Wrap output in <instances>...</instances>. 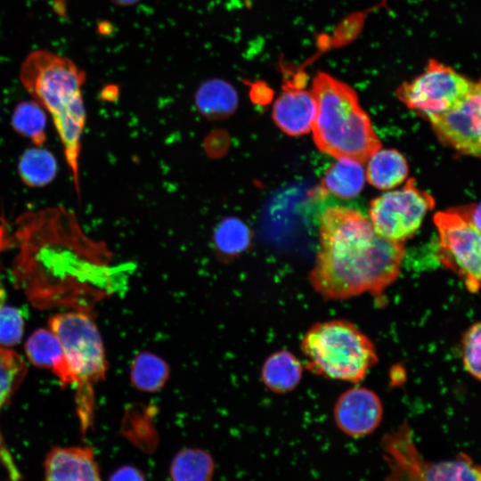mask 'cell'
Returning a JSON list of instances; mask_svg holds the SVG:
<instances>
[{"mask_svg":"<svg viewBox=\"0 0 481 481\" xmlns=\"http://www.w3.org/2000/svg\"><path fill=\"white\" fill-rule=\"evenodd\" d=\"M14 237V284L35 307L89 311L102 293L103 250L83 234L71 212L53 207L23 213Z\"/></svg>","mask_w":481,"mask_h":481,"instance_id":"cell-1","label":"cell"},{"mask_svg":"<svg viewBox=\"0 0 481 481\" xmlns=\"http://www.w3.org/2000/svg\"><path fill=\"white\" fill-rule=\"evenodd\" d=\"M320 249L309 273L313 288L326 299L364 293L378 296L400 273L403 242L378 234L355 209L334 207L321 216Z\"/></svg>","mask_w":481,"mask_h":481,"instance_id":"cell-2","label":"cell"},{"mask_svg":"<svg viewBox=\"0 0 481 481\" xmlns=\"http://www.w3.org/2000/svg\"><path fill=\"white\" fill-rule=\"evenodd\" d=\"M20 78L33 100L50 113L79 195V155L86 124L81 94L86 80L84 70L66 57L37 50L22 62Z\"/></svg>","mask_w":481,"mask_h":481,"instance_id":"cell-3","label":"cell"},{"mask_svg":"<svg viewBox=\"0 0 481 481\" xmlns=\"http://www.w3.org/2000/svg\"><path fill=\"white\" fill-rule=\"evenodd\" d=\"M311 92L317 109L312 129L320 151L363 163L380 149L371 120L349 86L321 72Z\"/></svg>","mask_w":481,"mask_h":481,"instance_id":"cell-4","label":"cell"},{"mask_svg":"<svg viewBox=\"0 0 481 481\" xmlns=\"http://www.w3.org/2000/svg\"><path fill=\"white\" fill-rule=\"evenodd\" d=\"M300 347L306 367L332 379L358 383L378 363L372 341L343 319L314 323L304 335Z\"/></svg>","mask_w":481,"mask_h":481,"instance_id":"cell-5","label":"cell"},{"mask_svg":"<svg viewBox=\"0 0 481 481\" xmlns=\"http://www.w3.org/2000/svg\"><path fill=\"white\" fill-rule=\"evenodd\" d=\"M49 325L61 341L74 375L77 413L80 429L86 433L94 420V386L107 371L102 337L92 314L86 310L55 314L49 319Z\"/></svg>","mask_w":481,"mask_h":481,"instance_id":"cell-6","label":"cell"},{"mask_svg":"<svg viewBox=\"0 0 481 481\" xmlns=\"http://www.w3.org/2000/svg\"><path fill=\"white\" fill-rule=\"evenodd\" d=\"M381 448L385 481H481V464L463 452L441 461L424 460L405 421L383 436Z\"/></svg>","mask_w":481,"mask_h":481,"instance_id":"cell-7","label":"cell"},{"mask_svg":"<svg viewBox=\"0 0 481 481\" xmlns=\"http://www.w3.org/2000/svg\"><path fill=\"white\" fill-rule=\"evenodd\" d=\"M474 82L450 66L430 59L422 73L397 91L406 107L427 118L453 109L470 92Z\"/></svg>","mask_w":481,"mask_h":481,"instance_id":"cell-8","label":"cell"},{"mask_svg":"<svg viewBox=\"0 0 481 481\" xmlns=\"http://www.w3.org/2000/svg\"><path fill=\"white\" fill-rule=\"evenodd\" d=\"M434 223L439 238V261L462 280L469 292H478L481 289V232L455 208L437 212Z\"/></svg>","mask_w":481,"mask_h":481,"instance_id":"cell-9","label":"cell"},{"mask_svg":"<svg viewBox=\"0 0 481 481\" xmlns=\"http://www.w3.org/2000/svg\"><path fill=\"white\" fill-rule=\"evenodd\" d=\"M434 206V198L411 178L403 189L384 193L371 202V223L380 236L403 242L419 230Z\"/></svg>","mask_w":481,"mask_h":481,"instance_id":"cell-10","label":"cell"},{"mask_svg":"<svg viewBox=\"0 0 481 481\" xmlns=\"http://www.w3.org/2000/svg\"><path fill=\"white\" fill-rule=\"evenodd\" d=\"M428 120L442 143L475 156L481 148V79L453 109Z\"/></svg>","mask_w":481,"mask_h":481,"instance_id":"cell-11","label":"cell"},{"mask_svg":"<svg viewBox=\"0 0 481 481\" xmlns=\"http://www.w3.org/2000/svg\"><path fill=\"white\" fill-rule=\"evenodd\" d=\"M333 415L340 431L350 437L360 438L371 435L380 425L383 405L372 390L354 387L338 398Z\"/></svg>","mask_w":481,"mask_h":481,"instance_id":"cell-12","label":"cell"},{"mask_svg":"<svg viewBox=\"0 0 481 481\" xmlns=\"http://www.w3.org/2000/svg\"><path fill=\"white\" fill-rule=\"evenodd\" d=\"M44 469V481H102L94 450L88 445L51 449Z\"/></svg>","mask_w":481,"mask_h":481,"instance_id":"cell-13","label":"cell"},{"mask_svg":"<svg viewBox=\"0 0 481 481\" xmlns=\"http://www.w3.org/2000/svg\"><path fill=\"white\" fill-rule=\"evenodd\" d=\"M316 102L312 92L300 86H287L273 107L272 116L280 129L289 135L308 133L316 116Z\"/></svg>","mask_w":481,"mask_h":481,"instance_id":"cell-14","label":"cell"},{"mask_svg":"<svg viewBox=\"0 0 481 481\" xmlns=\"http://www.w3.org/2000/svg\"><path fill=\"white\" fill-rule=\"evenodd\" d=\"M25 352L34 365L53 372L64 387L75 384L62 345L53 332L45 329L35 330L26 341Z\"/></svg>","mask_w":481,"mask_h":481,"instance_id":"cell-15","label":"cell"},{"mask_svg":"<svg viewBox=\"0 0 481 481\" xmlns=\"http://www.w3.org/2000/svg\"><path fill=\"white\" fill-rule=\"evenodd\" d=\"M303 374V365L289 350L272 354L264 363L261 379L264 385L276 394H286L294 390Z\"/></svg>","mask_w":481,"mask_h":481,"instance_id":"cell-16","label":"cell"},{"mask_svg":"<svg viewBox=\"0 0 481 481\" xmlns=\"http://www.w3.org/2000/svg\"><path fill=\"white\" fill-rule=\"evenodd\" d=\"M195 102L199 111L210 119L224 118L232 115L238 106V94L234 87L222 79H209L197 90Z\"/></svg>","mask_w":481,"mask_h":481,"instance_id":"cell-17","label":"cell"},{"mask_svg":"<svg viewBox=\"0 0 481 481\" xmlns=\"http://www.w3.org/2000/svg\"><path fill=\"white\" fill-rule=\"evenodd\" d=\"M365 181L362 163L346 159H338L326 171L321 183L322 192L338 198L351 199L361 192Z\"/></svg>","mask_w":481,"mask_h":481,"instance_id":"cell-18","label":"cell"},{"mask_svg":"<svg viewBox=\"0 0 481 481\" xmlns=\"http://www.w3.org/2000/svg\"><path fill=\"white\" fill-rule=\"evenodd\" d=\"M408 175L404 157L396 150H378L370 157L366 178L380 190L392 189L401 184Z\"/></svg>","mask_w":481,"mask_h":481,"instance_id":"cell-19","label":"cell"},{"mask_svg":"<svg viewBox=\"0 0 481 481\" xmlns=\"http://www.w3.org/2000/svg\"><path fill=\"white\" fill-rule=\"evenodd\" d=\"M215 461L200 448L186 447L173 457L169 468L171 481H212Z\"/></svg>","mask_w":481,"mask_h":481,"instance_id":"cell-20","label":"cell"},{"mask_svg":"<svg viewBox=\"0 0 481 481\" xmlns=\"http://www.w3.org/2000/svg\"><path fill=\"white\" fill-rule=\"evenodd\" d=\"M18 172L22 183L27 186L44 187L56 177L58 164L51 151L35 146L21 154L18 162Z\"/></svg>","mask_w":481,"mask_h":481,"instance_id":"cell-21","label":"cell"},{"mask_svg":"<svg viewBox=\"0 0 481 481\" xmlns=\"http://www.w3.org/2000/svg\"><path fill=\"white\" fill-rule=\"evenodd\" d=\"M169 366L160 356L142 352L130 366V380L139 391L153 393L160 390L169 378Z\"/></svg>","mask_w":481,"mask_h":481,"instance_id":"cell-22","label":"cell"},{"mask_svg":"<svg viewBox=\"0 0 481 481\" xmlns=\"http://www.w3.org/2000/svg\"><path fill=\"white\" fill-rule=\"evenodd\" d=\"M46 114L34 100L19 102L12 115V126L20 135L41 147L46 141Z\"/></svg>","mask_w":481,"mask_h":481,"instance_id":"cell-23","label":"cell"},{"mask_svg":"<svg viewBox=\"0 0 481 481\" xmlns=\"http://www.w3.org/2000/svg\"><path fill=\"white\" fill-rule=\"evenodd\" d=\"M249 227L236 217H226L216 226L214 243L217 252L224 257H233L243 253L250 245Z\"/></svg>","mask_w":481,"mask_h":481,"instance_id":"cell-24","label":"cell"},{"mask_svg":"<svg viewBox=\"0 0 481 481\" xmlns=\"http://www.w3.org/2000/svg\"><path fill=\"white\" fill-rule=\"evenodd\" d=\"M26 373V363L19 354L0 347V409L21 384Z\"/></svg>","mask_w":481,"mask_h":481,"instance_id":"cell-25","label":"cell"},{"mask_svg":"<svg viewBox=\"0 0 481 481\" xmlns=\"http://www.w3.org/2000/svg\"><path fill=\"white\" fill-rule=\"evenodd\" d=\"M461 346L465 371L471 377L481 380V321L475 322L465 331Z\"/></svg>","mask_w":481,"mask_h":481,"instance_id":"cell-26","label":"cell"},{"mask_svg":"<svg viewBox=\"0 0 481 481\" xmlns=\"http://www.w3.org/2000/svg\"><path fill=\"white\" fill-rule=\"evenodd\" d=\"M26 311L14 306L0 308V344L14 346L20 343L24 330Z\"/></svg>","mask_w":481,"mask_h":481,"instance_id":"cell-27","label":"cell"},{"mask_svg":"<svg viewBox=\"0 0 481 481\" xmlns=\"http://www.w3.org/2000/svg\"><path fill=\"white\" fill-rule=\"evenodd\" d=\"M108 481H146L143 473L135 466L123 465L115 469Z\"/></svg>","mask_w":481,"mask_h":481,"instance_id":"cell-28","label":"cell"},{"mask_svg":"<svg viewBox=\"0 0 481 481\" xmlns=\"http://www.w3.org/2000/svg\"><path fill=\"white\" fill-rule=\"evenodd\" d=\"M455 210L481 232V202L455 208Z\"/></svg>","mask_w":481,"mask_h":481,"instance_id":"cell-29","label":"cell"},{"mask_svg":"<svg viewBox=\"0 0 481 481\" xmlns=\"http://www.w3.org/2000/svg\"><path fill=\"white\" fill-rule=\"evenodd\" d=\"M6 237H5V229L3 225L0 224V251L6 246Z\"/></svg>","mask_w":481,"mask_h":481,"instance_id":"cell-30","label":"cell"},{"mask_svg":"<svg viewBox=\"0 0 481 481\" xmlns=\"http://www.w3.org/2000/svg\"><path fill=\"white\" fill-rule=\"evenodd\" d=\"M115 4L119 6H128L136 4L140 0H111Z\"/></svg>","mask_w":481,"mask_h":481,"instance_id":"cell-31","label":"cell"},{"mask_svg":"<svg viewBox=\"0 0 481 481\" xmlns=\"http://www.w3.org/2000/svg\"><path fill=\"white\" fill-rule=\"evenodd\" d=\"M5 298H6L5 289L0 282V308L2 305L4 304Z\"/></svg>","mask_w":481,"mask_h":481,"instance_id":"cell-32","label":"cell"},{"mask_svg":"<svg viewBox=\"0 0 481 481\" xmlns=\"http://www.w3.org/2000/svg\"><path fill=\"white\" fill-rule=\"evenodd\" d=\"M475 156L481 158V148L477 151Z\"/></svg>","mask_w":481,"mask_h":481,"instance_id":"cell-33","label":"cell"}]
</instances>
